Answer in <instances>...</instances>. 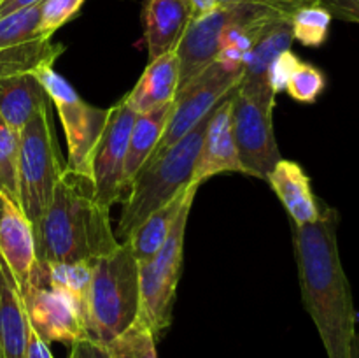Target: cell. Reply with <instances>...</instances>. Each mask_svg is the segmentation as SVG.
<instances>
[{"mask_svg":"<svg viewBox=\"0 0 359 358\" xmlns=\"http://www.w3.org/2000/svg\"><path fill=\"white\" fill-rule=\"evenodd\" d=\"M339 213L321 200L314 223L293 225V246L302 298L328 358H351L356 333V311L349 281L340 260Z\"/></svg>","mask_w":359,"mask_h":358,"instance_id":"6da1fadb","label":"cell"},{"mask_svg":"<svg viewBox=\"0 0 359 358\" xmlns=\"http://www.w3.org/2000/svg\"><path fill=\"white\" fill-rule=\"evenodd\" d=\"M109 211L98 202L90 175L65 167L48 207L32 223L37 262L93 263L114 251L121 242Z\"/></svg>","mask_w":359,"mask_h":358,"instance_id":"7a4b0ae2","label":"cell"},{"mask_svg":"<svg viewBox=\"0 0 359 358\" xmlns=\"http://www.w3.org/2000/svg\"><path fill=\"white\" fill-rule=\"evenodd\" d=\"M214 109L179 142L172 144L167 150L154 151L149 160L139 168L128 186V195L123 200L121 216L116 230V235H121L123 241L128 239L151 213L170 202L191 185L203 135Z\"/></svg>","mask_w":359,"mask_h":358,"instance_id":"3957f363","label":"cell"},{"mask_svg":"<svg viewBox=\"0 0 359 358\" xmlns=\"http://www.w3.org/2000/svg\"><path fill=\"white\" fill-rule=\"evenodd\" d=\"M139 262L123 241L109 255L95 260L88 290V337L109 344L139 318Z\"/></svg>","mask_w":359,"mask_h":358,"instance_id":"277c9868","label":"cell"},{"mask_svg":"<svg viewBox=\"0 0 359 358\" xmlns=\"http://www.w3.org/2000/svg\"><path fill=\"white\" fill-rule=\"evenodd\" d=\"M53 105L35 112L20 132V206L32 223L42 216L65 171L51 119Z\"/></svg>","mask_w":359,"mask_h":358,"instance_id":"5b68a950","label":"cell"},{"mask_svg":"<svg viewBox=\"0 0 359 358\" xmlns=\"http://www.w3.org/2000/svg\"><path fill=\"white\" fill-rule=\"evenodd\" d=\"M277 95L269 84H238L231 95V130L244 174L266 181L280 160L273 133Z\"/></svg>","mask_w":359,"mask_h":358,"instance_id":"8992f818","label":"cell"},{"mask_svg":"<svg viewBox=\"0 0 359 358\" xmlns=\"http://www.w3.org/2000/svg\"><path fill=\"white\" fill-rule=\"evenodd\" d=\"M195 200V199H193ZM193 200H188L179 213L167 241L147 262L139 263L140 309L139 321L151 330L154 339H161L174 319L177 284L184 262V239Z\"/></svg>","mask_w":359,"mask_h":358,"instance_id":"52a82bcc","label":"cell"},{"mask_svg":"<svg viewBox=\"0 0 359 358\" xmlns=\"http://www.w3.org/2000/svg\"><path fill=\"white\" fill-rule=\"evenodd\" d=\"M51 98L53 107L58 112L69 144L67 167L88 175L91 154L102 137L109 118V109L95 107L81 98L72 84L60 76L53 65H44L34 72Z\"/></svg>","mask_w":359,"mask_h":358,"instance_id":"ba28073f","label":"cell"},{"mask_svg":"<svg viewBox=\"0 0 359 358\" xmlns=\"http://www.w3.org/2000/svg\"><path fill=\"white\" fill-rule=\"evenodd\" d=\"M30 329L51 343L74 344L88 337V311L72 295L48 281L42 263L35 262L30 276L20 286Z\"/></svg>","mask_w":359,"mask_h":358,"instance_id":"9c48e42d","label":"cell"},{"mask_svg":"<svg viewBox=\"0 0 359 358\" xmlns=\"http://www.w3.org/2000/svg\"><path fill=\"white\" fill-rule=\"evenodd\" d=\"M242 70L230 69L221 62H214L202 74L189 81L177 91L172 105V114L165 126L163 137L156 151L167 150L179 142L200 119L205 118L224 97L238 86Z\"/></svg>","mask_w":359,"mask_h":358,"instance_id":"30bf717a","label":"cell"},{"mask_svg":"<svg viewBox=\"0 0 359 358\" xmlns=\"http://www.w3.org/2000/svg\"><path fill=\"white\" fill-rule=\"evenodd\" d=\"M135 119L137 112L126 104L125 97L116 102L109 107L107 123L91 154L88 175L93 183L98 202L107 209L123 200V168Z\"/></svg>","mask_w":359,"mask_h":358,"instance_id":"8fae6325","label":"cell"},{"mask_svg":"<svg viewBox=\"0 0 359 358\" xmlns=\"http://www.w3.org/2000/svg\"><path fill=\"white\" fill-rule=\"evenodd\" d=\"M242 9H244V4L217 6L216 9L209 11L202 16L191 18L177 49H175L179 58L177 91L216 62L221 46H223L224 34H226L228 27L238 20Z\"/></svg>","mask_w":359,"mask_h":358,"instance_id":"7c38bea8","label":"cell"},{"mask_svg":"<svg viewBox=\"0 0 359 358\" xmlns=\"http://www.w3.org/2000/svg\"><path fill=\"white\" fill-rule=\"evenodd\" d=\"M231 95L233 91L216 105L207 125L202 150H200L191 179L198 186L223 172L244 174L237 144L233 139V130H231Z\"/></svg>","mask_w":359,"mask_h":358,"instance_id":"4fadbf2b","label":"cell"},{"mask_svg":"<svg viewBox=\"0 0 359 358\" xmlns=\"http://www.w3.org/2000/svg\"><path fill=\"white\" fill-rule=\"evenodd\" d=\"M191 18L186 0H146L142 25L149 62L177 49Z\"/></svg>","mask_w":359,"mask_h":358,"instance_id":"5bb4252c","label":"cell"},{"mask_svg":"<svg viewBox=\"0 0 359 358\" xmlns=\"http://www.w3.org/2000/svg\"><path fill=\"white\" fill-rule=\"evenodd\" d=\"M0 258L9 267L20 286L28 279L37 262L32 221L23 213L20 204L7 197H4L0 214Z\"/></svg>","mask_w":359,"mask_h":358,"instance_id":"9a60e30c","label":"cell"},{"mask_svg":"<svg viewBox=\"0 0 359 358\" xmlns=\"http://www.w3.org/2000/svg\"><path fill=\"white\" fill-rule=\"evenodd\" d=\"M286 207L293 225L314 223L319 218L321 200L314 195L311 178L298 161L280 158L266 179Z\"/></svg>","mask_w":359,"mask_h":358,"instance_id":"2e32d148","label":"cell"},{"mask_svg":"<svg viewBox=\"0 0 359 358\" xmlns=\"http://www.w3.org/2000/svg\"><path fill=\"white\" fill-rule=\"evenodd\" d=\"M30 323L20 284L0 258V358H25Z\"/></svg>","mask_w":359,"mask_h":358,"instance_id":"e0dca14e","label":"cell"},{"mask_svg":"<svg viewBox=\"0 0 359 358\" xmlns=\"http://www.w3.org/2000/svg\"><path fill=\"white\" fill-rule=\"evenodd\" d=\"M177 88L179 58L177 53L172 51L147 63L135 86L125 95V100L137 114H142L168 102H174Z\"/></svg>","mask_w":359,"mask_h":358,"instance_id":"ac0fdd59","label":"cell"},{"mask_svg":"<svg viewBox=\"0 0 359 358\" xmlns=\"http://www.w3.org/2000/svg\"><path fill=\"white\" fill-rule=\"evenodd\" d=\"M48 105H53L51 98L34 74L0 77V116L16 132Z\"/></svg>","mask_w":359,"mask_h":358,"instance_id":"d6986e66","label":"cell"},{"mask_svg":"<svg viewBox=\"0 0 359 358\" xmlns=\"http://www.w3.org/2000/svg\"><path fill=\"white\" fill-rule=\"evenodd\" d=\"M196 190H198V185L191 183L184 192L179 193L177 197H174L170 202H167L165 206H161L160 209L151 213L149 216L130 234V237L125 239V241H128L137 262H147V260H151L158 251H160V248L163 246V242L167 241L168 234H170L172 227H174L175 220H177L182 207L186 206L188 200L195 199Z\"/></svg>","mask_w":359,"mask_h":358,"instance_id":"ffe728a7","label":"cell"},{"mask_svg":"<svg viewBox=\"0 0 359 358\" xmlns=\"http://www.w3.org/2000/svg\"><path fill=\"white\" fill-rule=\"evenodd\" d=\"M172 105H174V102H168V104L160 105L153 111L137 114L135 123L132 126V133H130L125 168H123V186H125V190H128L130 183L135 178L139 168L156 151L158 144L163 137L168 118L172 114Z\"/></svg>","mask_w":359,"mask_h":358,"instance_id":"44dd1931","label":"cell"},{"mask_svg":"<svg viewBox=\"0 0 359 358\" xmlns=\"http://www.w3.org/2000/svg\"><path fill=\"white\" fill-rule=\"evenodd\" d=\"M294 37L291 30V21L279 20L270 25L265 34L259 37L255 48L249 51L244 60V70H242L241 83L248 86H259V84H269V69L273 60L280 53L287 51L293 46Z\"/></svg>","mask_w":359,"mask_h":358,"instance_id":"7402d4cb","label":"cell"},{"mask_svg":"<svg viewBox=\"0 0 359 358\" xmlns=\"http://www.w3.org/2000/svg\"><path fill=\"white\" fill-rule=\"evenodd\" d=\"M63 51L62 42L42 37L0 49V77L34 74L41 67L55 65Z\"/></svg>","mask_w":359,"mask_h":358,"instance_id":"603a6c76","label":"cell"},{"mask_svg":"<svg viewBox=\"0 0 359 358\" xmlns=\"http://www.w3.org/2000/svg\"><path fill=\"white\" fill-rule=\"evenodd\" d=\"M18 164H20V132L11 128L0 116V192L13 202L20 204Z\"/></svg>","mask_w":359,"mask_h":358,"instance_id":"cb8c5ba5","label":"cell"},{"mask_svg":"<svg viewBox=\"0 0 359 358\" xmlns=\"http://www.w3.org/2000/svg\"><path fill=\"white\" fill-rule=\"evenodd\" d=\"M42 267L53 286L62 288L63 291L72 295L88 311V290H90L93 263H42Z\"/></svg>","mask_w":359,"mask_h":358,"instance_id":"d4e9b609","label":"cell"},{"mask_svg":"<svg viewBox=\"0 0 359 358\" xmlns=\"http://www.w3.org/2000/svg\"><path fill=\"white\" fill-rule=\"evenodd\" d=\"M39 21H41V4L14 11L0 18V49L41 39Z\"/></svg>","mask_w":359,"mask_h":358,"instance_id":"484cf974","label":"cell"},{"mask_svg":"<svg viewBox=\"0 0 359 358\" xmlns=\"http://www.w3.org/2000/svg\"><path fill=\"white\" fill-rule=\"evenodd\" d=\"M332 20V14L321 6H311L298 11L291 18V30H293L294 41L309 46V48H318V46L325 44Z\"/></svg>","mask_w":359,"mask_h":358,"instance_id":"4316f807","label":"cell"},{"mask_svg":"<svg viewBox=\"0 0 359 358\" xmlns=\"http://www.w3.org/2000/svg\"><path fill=\"white\" fill-rule=\"evenodd\" d=\"M112 358H158L156 339L142 321L135 319L121 336L105 344Z\"/></svg>","mask_w":359,"mask_h":358,"instance_id":"83f0119b","label":"cell"},{"mask_svg":"<svg viewBox=\"0 0 359 358\" xmlns=\"http://www.w3.org/2000/svg\"><path fill=\"white\" fill-rule=\"evenodd\" d=\"M326 88V76L321 69L309 62H302L293 70V74L287 79L286 91L293 100L302 104H312L319 98V95Z\"/></svg>","mask_w":359,"mask_h":358,"instance_id":"f1b7e54d","label":"cell"},{"mask_svg":"<svg viewBox=\"0 0 359 358\" xmlns=\"http://www.w3.org/2000/svg\"><path fill=\"white\" fill-rule=\"evenodd\" d=\"M86 0H44L41 4V21L39 32L44 39H53V35L72 21L79 14L81 7Z\"/></svg>","mask_w":359,"mask_h":358,"instance_id":"f546056e","label":"cell"},{"mask_svg":"<svg viewBox=\"0 0 359 358\" xmlns=\"http://www.w3.org/2000/svg\"><path fill=\"white\" fill-rule=\"evenodd\" d=\"M233 4H248V6L262 7V9L270 11V13L291 21V18L298 11L311 6H319L321 0H219V6H233Z\"/></svg>","mask_w":359,"mask_h":358,"instance_id":"4dcf8cb0","label":"cell"},{"mask_svg":"<svg viewBox=\"0 0 359 358\" xmlns=\"http://www.w3.org/2000/svg\"><path fill=\"white\" fill-rule=\"evenodd\" d=\"M298 63H300V58H298L291 49L280 53V55L273 60V63L269 69V81L272 90L276 91V95L284 91L287 79H290V76L293 74V70L297 69Z\"/></svg>","mask_w":359,"mask_h":358,"instance_id":"1f68e13d","label":"cell"},{"mask_svg":"<svg viewBox=\"0 0 359 358\" xmlns=\"http://www.w3.org/2000/svg\"><path fill=\"white\" fill-rule=\"evenodd\" d=\"M319 6L325 7L332 18L359 25V0H321Z\"/></svg>","mask_w":359,"mask_h":358,"instance_id":"d6a6232c","label":"cell"},{"mask_svg":"<svg viewBox=\"0 0 359 358\" xmlns=\"http://www.w3.org/2000/svg\"><path fill=\"white\" fill-rule=\"evenodd\" d=\"M69 358H112L105 344L97 343L93 339H83L70 344Z\"/></svg>","mask_w":359,"mask_h":358,"instance_id":"836d02e7","label":"cell"},{"mask_svg":"<svg viewBox=\"0 0 359 358\" xmlns=\"http://www.w3.org/2000/svg\"><path fill=\"white\" fill-rule=\"evenodd\" d=\"M25 358H55L51 350H49V344L46 340H42L32 329L30 336H28L27 354H25Z\"/></svg>","mask_w":359,"mask_h":358,"instance_id":"e575fe53","label":"cell"},{"mask_svg":"<svg viewBox=\"0 0 359 358\" xmlns=\"http://www.w3.org/2000/svg\"><path fill=\"white\" fill-rule=\"evenodd\" d=\"M42 2H44V0H2V2H0V18L6 16V14L14 13V11L37 6V4Z\"/></svg>","mask_w":359,"mask_h":358,"instance_id":"d590c367","label":"cell"},{"mask_svg":"<svg viewBox=\"0 0 359 358\" xmlns=\"http://www.w3.org/2000/svg\"><path fill=\"white\" fill-rule=\"evenodd\" d=\"M186 2H188L189 9H191L193 18L202 16V14L209 13V11L216 9L219 6V0H186Z\"/></svg>","mask_w":359,"mask_h":358,"instance_id":"8d00e7d4","label":"cell"},{"mask_svg":"<svg viewBox=\"0 0 359 358\" xmlns=\"http://www.w3.org/2000/svg\"><path fill=\"white\" fill-rule=\"evenodd\" d=\"M351 358H359V337L356 340V344H354V350H353V357Z\"/></svg>","mask_w":359,"mask_h":358,"instance_id":"74e56055","label":"cell"},{"mask_svg":"<svg viewBox=\"0 0 359 358\" xmlns=\"http://www.w3.org/2000/svg\"><path fill=\"white\" fill-rule=\"evenodd\" d=\"M2 207H4V195L2 192H0V214H2Z\"/></svg>","mask_w":359,"mask_h":358,"instance_id":"f35d334b","label":"cell"},{"mask_svg":"<svg viewBox=\"0 0 359 358\" xmlns=\"http://www.w3.org/2000/svg\"><path fill=\"white\" fill-rule=\"evenodd\" d=\"M358 337H359V333H358Z\"/></svg>","mask_w":359,"mask_h":358,"instance_id":"ab89813d","label":"cell"},{"mask_svg":"<svg viewBox=\"0 0 359 358\" xmlns=\"http://www.w3.org/2000/svg\"><path fill=\"white\" fill-rule=\"evenodd\" d=\"M0 2H2V0H0Z\"/></svg>","mask_w":359,"mask_h":358,"instance_id":"60d3db41","label":"cell"}]
</instances>
